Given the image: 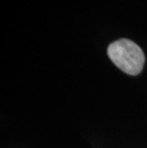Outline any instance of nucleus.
Masks as SVG:
<instances>
[{
	"instance_id": "nucleus-1",
	"label": "nucleus",
	"mask_w": 147,
	"mask_h": 148,
	"mask_svg": "<svg viewBox=\"0 0 147 148\" xmlns=\"http://www.w3.org/2000/svg\"><path fill=\"white\" fill-rule=\"evenodd\" d=\"M107 53L113 63L124 73L136 75L142 72L145 61L144 53L132 40H116L109 45Z\"/></svg>"
}]
</instances>
